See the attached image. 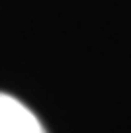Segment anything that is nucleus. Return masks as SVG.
Instances as JSON below:
<instances>
[{
  "label": "nucleus",
  "mask_w": 131,
  "mask_h": 133,
  "mask_svg": "<svg viewBox=\"0 0 131 133\" xmlns=\"http://www.w3.org/2000/svg\"><path fill=\"white\" fill-rule=\"evenodd\" d=\"M0 133H47L39 117L18 98L0 92Z\"/></svg>",
  "instance_id": "obj_1"
}]
</instances>
